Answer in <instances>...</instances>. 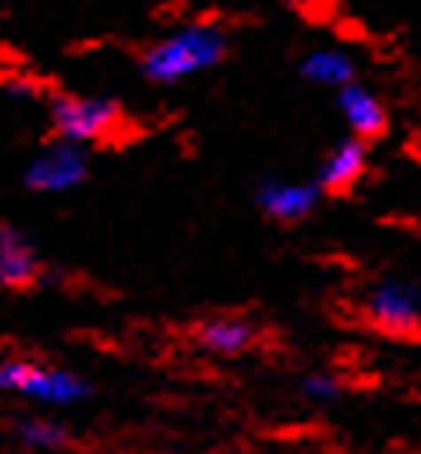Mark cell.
I'll list each match as a JSON object with an SVG mask.
<instances>
[{
	"mask_svg": "<svg viewBox=\"0 0 421 454\" xmlns=\"http://www.w3.org/2000/svg\"><path fill=\"white\" fill-rule=\"evenodd\" d=\"M300 78L318 85V89H329V93H337V89H344L347 82L359 78V63H355V56L344 49V44H318V49L303 52Z\"/></svg>",
	"mask_w": 421,
	"mask_h": 454,
	"instance_id": "11",
	"label": "cell"
},
{
	"mask_svg": "<svg viewBox=\"0 0 421 454\" xmlns=\"http://www.w3.org/2000/svg\"><path fill=\"white\" fill-rule=\"evenodd\" d=\"M359 317L385 336H421V281L407 274H381L359 288Z\"/></svg>",
	"mask_w": 421,
	"mask_h": 454,
	"instance_id": "3",
	"label": "cell"
},
{
	"mask_svg": "<svg viewBox=\"0 0 421 454\" xmlns=\"http://www.w3.org/2000/svg\"><path fill=\"white\" fill-rule=\"evenodd\" d=\"M119 122H122V111L107 97H59L52 104V126L59 133V141H71L82 148L111 137Z\"/></svg>",
	"mask_w": 421,
	"mask_h": 454,
	"instance_id": "5",
	"label": "cell"
},
{
	"mask_svg": "<svg viewBox=\"0 0 421 454\" xmlns=\"http://www.w3.org/2000/svg\"><path fill=\"white\" fill-rule=\"evenodd\" d=\"M300 399L307 406H315V411H329V406H337L344 403L347 395V380L340 373H332V370H310L300 377Z\"/></svg>",
	"mask_w": 421,
	"mask_h": 454,
	"instance_id": "13",
	"label": "cell"
},
{
	"mask_svg": "<svg viewBox=\"0 0 421 454\" xmlns=\"http://www.w3.org/2000/svg\"><path fill=\"white\" fill-rule=\"evenodd\" d=\"M15 440L30 450H63L71 443V433H66V425L49 418V414H27L15 421Z\"/></svg>",
	"mask_w": 421,
	"mask_h": 454,
	"instance_id": "12",
	"label": "cell"
},
{
	"mask_svg": "<svg viewBox=\"0 0 421 454\" xmlns=\"http://www.w3.org/2000/svg\"><path fill=\"white\" fill-rule=\"evenodd\" d=\"M44 274V259L34 237L15 225H0V285L4 288H30Z\"/></svg>",
	"mask_w": 421,
	"mask_h": 454,
	"instance_id": "10",
	"label": "cell"
},
{
	"mask_svg": "<svg viewBox=\"0 0 421 454\" xmlns=\"http://www.w3.org/2000/svg\"><path fill=\"white\" fill-rule=\"evenodd\" d=\"M285 4H296V8H303V4H310V0H285Z\"/></svg>",
	"mask_w": 421,
	"mask_h": 454,
	"instance_id": "14",
	"label": "cell"
},
{
	"mask_svg": "<svg viewBox=\"0 0 421 454\" xmlns=\"http://www.w3.org/2000/svg\"><path fill=\"white\" fill-rule=\"evenodd\" d=\"M366 174H370V145L344 137L322 155L315 181H318V189L325 196H344V192H351L355 185H359Z\"/></svg>",
	"mask_w": 421,
	"mask_h": 454,
	"instance_id": "9",
	"label": "cell"
},
{
	"mask_svg": "<svg viewBox=\"0 0 421 454\" xmlns=\"http://www.w3.org/2000/svg\"><path fill=\"white\" fill-rule=\"evenodd\" d=\"M192 340H196V351H204L207 358L230 362L259 348V325L244 314H211L196 325Z\"/></svg>",
	"mask_w": 421,
	"mask_h": 454,
	"instance_id": "7",
	"label": "cell"
},
{
	"mask_svg": "<svg viewBox=\"0 0 421 454\" xmlns=\"http://www.w3.org/2000/svg\"><path fill=\"white\" fill-rule=\"evenodd\" d=\"M89 174V159L82 145L71 141H56L49 148H41L30 167H27V189L41 192V196H63V192H74Z\"/></svg>",
	"mask_w": 421,
	"mask_h": 454,
	"instance_id": "6",
	"label": "cell"
},
{
	"mask_svg": "<svg viewBox=\"0 0 421 454\" xmlns=\"http://www.w3.org/2000/svg\"><path fill=\"white\" fill-rule=\"evenodd\" d=\"M337 111H340V119L347 126V137L366 141V145H373L377 137H385V129H388V104H385V97L377 93L373 85L355 78L344 89H337Z\"/></svg>",
	"mask_w": 421,
	"mask_h": 454,
	"instance_id": "8",
	"label": "cell"
},
{
	"mask_svg": "<svg viewBox=\"0 0 421 454\" xmlns=\"http://www.w3.org/2000/svg\"><path fill=\"white\" fill-rule=\"evenodd\" d=\"M226 56L230 34L218 22H185L152 44L141 59V71L155 85H182L199 74H211Z\"/></svg>",
	"mask_w": 421,
	"mask_h": 454,
	"instance_id": "1",
	"label": "cell"
},
{
	"mask_svg": "<svg viewBox=\"0 0 421 454\" xmlns=\"http://www.w3.org/2000/svg\"><path fill=\"white\" fill-rule=\"evenodd\" d=\"M0 395L44 406V411H63V406H82L93 395V384L74 370L52 366V362L4 355L0 358Z\"/></svg>",
	"mask_w": 421,
	"mask_h": 454,
	"instance_id": "2",
	"label": "cell"
},
{
	"mask_svg": "<svg viewBox=\"0 0 421 454\" xmlns=\"http://www.w3.org/2000/svg\"><path fill=\"white\" fill-rule=\"evenodd\" d=\"M417 111H421V85H417Z\"/></svg>",
	"mask_w": 421,
	"mask_h": 454,
	"instance_id": "15",
	"label": "cell"
},
{
	"mask_svg": "<svg viewBox=\"0 0 421 454\" xmlns=\"http://www.w3.org/2000/svg\"><path fill=\"white\" fill-rule=\"evenodd\" d=\"M255 207L266 222L274 225H303L315 218L325 192L318 189L315 177H262L255 185Z\"/></svg>",
	"mask_w": 421,
	"mask_h": 454,
	"instance_id": "4",
	"label": "cell"
}]
</instances>
